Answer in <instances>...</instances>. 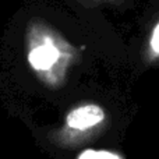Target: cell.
<instances>
[{
	"mask_svg": "<svg viewBox=\"0 0 159 159\" xmlns=\"http://www.w3.org/2000/svg\"><path fill=\"white\" fill-rule=\"evenodd\" d=\"M105 120V112L96 105H84L73 109L66 116L64 126L50 134V141L56 147H74L81 144L85 135Z\"/></svg>",
	"mask_w": 159,
	"mask_h": 159,
	"instance_id": "1",
	"label": "cell"
},
{
	"mask_svg": "<svg viewBox=\"0 0 159 159\" xmlns=\"http://www.w3.org/2000/svg\"><path fill=\"white\" fill-rule=\"evenodd\" d=\"M59 56H60V50L50 42V39H45L31 49L30 60L36 70L45 71L57 61Z\"/></svg>",
	"mask_w": 159,
	"mask_h": 159,
	"instance_id": "2",
	"label": "cell"
},
{
	"mask_svg": "<svg viewBox=\"0 0 159 159\" xmlns=\"http://www.w3.org/2000/svg\"><path fill=\"white\" fill-rule=\"evenodd\" d=\"M151 48L157 55H159V24L155 27L154 34H152V39H151Z\"/></svg>",
	"mask_w": 159,
	"mask_h": 159,
	"instance_id": "4",
	"label": "cell"
},
{
	"mask_svg": "<svg viewBox=\"0 0 159 159\" xmlns=\"http://www.w3.org/2000/svg\"><path fill=\"white\" fill-rule=\"evenodd\" d=\"M78 159H121L117 155L106 151H85L80 155Z\"/></svg>",
	"mask_w": 159,
	"mask_h": 159,
	"instance_id": "3",
	"label": "cell"
}]
</instances>
